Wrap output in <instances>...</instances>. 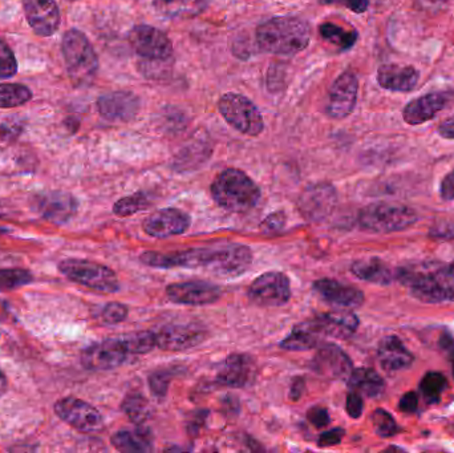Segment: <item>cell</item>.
Listing matches in <instances>:
<instances>
[{"label": "cell", "mask_w": 454, "mask_h": 453, "mask_svg": "<svg viewBox=\"0 0 454 453\" xmlns=\"http://www.w3.org/2000/svg\"><path fill=\"white\" fill-rule=\"evenodd\" d=\"M311 39V28L303 19L277 16L258 26L256 44L263 52L295 55L306 50Z\"/></svg>", "instance_id": "cell-1"}, {"label": "cell", "mask_w": 454, "mask_h": 453, "mask_svg": "<svg viewBox=\"0 0 454 453\" xmlns=\"http://www.w3.org/2000/svg\"><path fill=\"white\" fill-rule=\"evenodd\" d=\"M396 278L420 302H454V276L448 271L447 266L427 263L400 268Z\"/></svg>", "instance_id": "cell-2"}, {"label": "cell", "mask_w": 454, "mask_h": 453, "mask_svg": "<svg viewBox=\"0 0 454 453\" xmlns=\"http://www.w3.org/2000/svg\"><path fill=\"white\" fill-rule=\"evenodd\" d=\"M212 196L218 207L231 213H247L261 199V189L242 170L229 168L215 177Z\"/></svg>", "instance_id": "cell-3"}, {"label": "cell", "mask_w": 454, "mask_h": 453, "mask_svg": "<svg viewBox=\"0 0 454 453\" xmlns=\"http://www.w3.org/2000/svg\"><path fill=\"white\" fill-rule=\"evenodd\" d=\"M61 51L72 82L76 87L90 85L98 74V59L85 34L74 28L67 31Z\"/></svg>", "instance_id": "cell-4"}, {"label": "cell", "mask_w": 454, "mask_h": 453, "mask_svg": "<svg viewBox=\"0 0 454 453\" xmlns=\"http://www.w3.org/2000/svg\"><path fill=\"white\" fill-rule=\"evenodd\" d=\"M418 220V213L412 207L391 202H375L359 213V225L372 233L405 230L415 225Z\"/></svg>", "instance_id": "cell-5"}, {"label": "cell", "mask_w": 454, "mask_h": 453, "mask_svg": "<svg viewBox=\"0 0 454 453\" xmlns=\"http://www.w3.org/2000/svg\"><path fill=\"white\" fill-rule=\"evenodd\" d=\"M59 271L69 281L82 285L95 292L114 294L120 290L116 273L108 266L93 261L69 258L59 263Z\"/></svg>", "instance_id": "cell-6"}, {"label": "cell", "mask_w": 454, "mask_h": 453, "mask_svg": "<svg viewBox=\"0 0 454 453\" xmlns=\"http://www.w3.org/2000/svg\"><path fill=\"white\" fill-rule=\"evenodd\" d=\"M218 111L227 124L242 135L256 137L263 132L264 121L261 112L250 98L240 93L229 92L221 96Z\"/></svg>", "instance_id": "cell-7"}, {"label": "cell", "mask_w": 454, "mask_h": 453, "mask_svg": "<svg viewBox=\"0 0 454 453\" xmlns=\"http://www.w3.org/2000/svg\"><path fill=\"white\" fill-rule=\"evenodd\" d=\"M253 260V252L246 245H221L207 247L202 269L223 278H232L246 273L250 269Z\"/></svg>", "instance_id": "cell-8"}, {"label": "cell", "mask_w": 454, "mask_h": 453, "mask_svg": "<svg viewBox=\"0 0 454 453\" xmlns=\"http://www.w3.org/2000/svg\"><path fill=\"white\" fill-rule=\"evenodd\" d=\"M53 411L59 419L82 433H95L104 428L100 411L82 399L67 396L53 404Z\"/></svg>", "instance_id": "cell-9"}, {"label": "cell", "mask_w": 454, "mask_h": 453, "mask_svg": "<svg viewBox=\"0 0 454 453\" xmlns=\"http://www.w3.org/2000/svg\"><path fill=\"white\" fill-rule=\"evenodd\" d=\"M251 302L264 308H279L291 300L290 278L282 271H266L247 289Z\"/></svg>", "instance_id": "cell-10"}, {"label": "cell", "mask_w": 454, "mask_h": 453, "mask_svg": "<svg viewBox=\"0 0 454 453\" xmlns=\"http://www.w3.org/2000/svg\"><path fill=\"white\" fill-rule=\"evenodd\" d=\"M129 43L135 52L148 61H167L173 55L169 36L161 29L148 24L133 27L129 32Z\"/></svg>", "instance_id": "cell-11"}, {"label": "cell", "mask_w": 454, "mask_h": 453, "mask_svg": "<svg viewBox=\"0 0 454 453\" xmlns=\"http://www.w3.org/2000/svg\"><path fill=\"white\" fill-rule=\"evenodd\" d=\"M338 204V193L331 184L319 183L307 186L298 199L301 217L309 223L325 220Z\"/></svg>", "instance_id": "cell-12"}, {"label": "cell", "mask_w": 454, "mask_h": 453, "mask_svg": "<svg viewBox=\"0 0 454 453\" xmlns=\"http://www.w3.org/2000/svg\"><path fill=\"white\" fill-rule=\"evenodd\" d=\"M128 355L129 353L122 338H109L85 348L80 361L90 371H109L124 364Z\"/></svg>", "instance_id": "cell-13"}, {"label": "cell", "mask_w": 454, "mask_h": 453, "mask_svg": "<svg viewBox=\"0 0 454 453\" xmlns=\"http://www.w3.org/2000/svg\"><path fill=\"white\" fill-rule=\"evenodd\" d=\"M359 80L351 71L343 72L328 92L327 114L333 119H346L356 106Z\"/></svg>", "instance_id": "cell-14"}, {"label": "cell", "mask_w": 454, "mask_h": 453, "mask_svg": "<svg viewBox=\"0 0 454 453\" xmlns=\"http://www.w3.org/2000/svg\"><path fill=\"white\" fill-rule=\"evenodd\" d=\"M311 370L319 377L330 380L348 379L354 371L349 356L333 343H325L317 348L311 362Z\"/></svg>", "instance_id": "cell-15"}, {"label": "cell", "mask_w": 454, "mask_h": 453, "mask_svg": "<svg viewBox=\"0 0 454 453\" xmlns=\"http://www.w3.org/2000/svg\"><path fill=\"white\" fill-rule=\"evenodd\" d=\"M156 334L157 348L164 351H185L197 348L207 340V330L196 324H168Z\"/></svg>", "instance_id": "cell-16"}, {"label": "cell", "mask_w": 454, "mask_h": 453, "mask_svg": "<svg viewBox=\"0 0 454 453\" xmlns=\"http://www.w3.org/2000/svg\"><path fill=\"white\" fill-rule=\"evenodd\" d=\"M168 300L177 305L207 306L220 301L223 290L217 285L204 281L172 284L165 290Z\"/></svg>", "instance_id": "cell-17"}, {"label": "cell", "mask_w": 454, "mask_h": 453, "mask_svg": "<svg viewBox=\"0 0 454 453\" xmlns=\"http://www.w3.org/2000/svg\"><path fill=\"white\" fill-rule=\"evenodd\" d=\"M191 225L192 218L188 213L177 207H167V209L157 210L153 215L146 217L143 223V229L153 238H168V237L186 233Z\"/></svg>", "instance_id": "cell-18"}, {"label": "cell", "mask_w": 454, "mask_h": 453, "mask_svg": "<svg viewBox=\"0 0 454 453\" xmlns=\"http://www.w3.org/2000/svg\"><path fill=\"white\" fill-rule=\"evenodd\" d=\"M453 98V90H437V92L427 93V95L410 101L405 105L404 111H403V119L412 127L431 121L452 103Z\"/></svg>", "instance_id": "cell-19"}, {"label": "cell", "mask_w": 454, "mask_h": 453, "mask_svg": "<svg viewBox=\"0 0 454 453\" xmlns=\"http://www.w3.org/2000/svg\"><path fill=\"white\" fill-rule=\"evenodd\" d=\"M35 207L44 220L63 225L76 215L79 202L67 191H48L35 199Z\"/></svg>", "instance_id": "cell-20"}, {"label": "cell", "mask_w": 454, "mask_h": 453, "mask_svg": "<svg viewBox=\"0 0 454 453\" xmlns=\"http://www.w3.org/2000/svg\"><path fill=\"white\" fill-rule=\"evenodd\" d=\"M23 8L35 34L51 36L60 27V11L55 0H23Z\"/></svg>", "instance_id": "cell-21"}, {"label": "cell", "mask_w": 454, "mask_h": 453, "mask_svg": "<svg viewBox=\"0 0 454 453\" xmlns=\"http://www.w3.org/2000/svg\"><path fill=\"white\" fill-rule=\"evenodd\" d=\"M140 106V98L129 90L106 93L98 100L101 116L112 121H130L137 116Z\"/></svg>", "instance_id": "cell-22"}, {"label": "cell", "mask_w": 454, "mask_h": 453, "mask_svg": "<svg viewBox=\"0 0 454 453\" xmlns=\"http://www.w3.org/2000/svg\"><path fill=\"white\" fill-rule=\"evenodd\" d=\"M204 260L205 247L172 253L145 252L140 255L141 262L153 269H202Z\"/></svg>", "instance_id": "cell-23"}, {"label": "cell", "mask_w": 454, "mask_h": 453, "mask_svg": "<svg viewBox=\"0 0 454 453\" xmlns=\"http://www.w3.org/2000/svg\"><path fill=\"white\" fill-rule=\"evenodd\" d=\"M255 374V363L251 356L246 354H231L218 370V385L223 387L242 388L253 380Z\"/></svg>", "instance_id": "cell-24"}, {"label": "cell", "mask_w": 454, "mask_h": 453, "mask_svg": "<svg viewBox=\"0 0 454 453\" xmlns=\"http://www.w3.org/2000/svg\"><path fill=\"white\" fill-rule=\"evenodd\" d=\"M314 290L325 302L339 308H360L365 300L362 290L333 278L317 279L314 282Z\"/></svg>", "instance_id": "cell-25"}, {"label": "cell", "mask_w": 454, "mask_h": 453, "mask_svg": "<svg viewBox=\"0 0 454 453\" xmlns=\"http://www.w3.org/2000/svg\"><path fill=\"white\" fill-rule=\"evenodd\" d=\"M378 82L391 92H411L418 85L420 74L413 66L384 64L378 69Z\"/></svg>", "instance_id": "cell-26"}, {"label": "cell", "mask_w": 454, "mask_h": 453, "mask_svg": "<svg viewBox=\"0 0 454 453\" xmlns=\"http://www.w3.org/2000/svg\"><path fill=\"white\" fill-rule=\"evenodd\" d=\"M317 324L320 334L336 338V340H348L359 329V318L349 311H331L320 314L312 319Z\"/></svg>", "instance_id": "cell-27"}, {"label": "cell", "mask_w": 454, "mask_h": 453, "mask_svg": "<svg viewBox=\"0 0 454 453\" xmlns=\"http://www.w3.org/2000/svg\"><path fill=\"white\" fill-rule=\"evenodd\" d=\"M378 358L381 367L388 372L408 369L415 361L413 354L407 350L396 335H388L380 340Z\"/></svg>", "instance_id": "cell-28"}, {"label": "cell", "mask_w": 454, "mask_h": 453, "mask_svg": "<svg viewBox=\"0 0 454 453\" xmlns=\"http://www.w3.org/2000/svg\"><path fill=\"white\" fill-rule=\"evenodd\" d=\"M351 273L360 281L387 286L394 281L391 266L378 257H364L355 261L351 265Z\"/></svg>", "instance_id": "cell-29"}, {"label": "cell", "mask_w": 454, "mask_h": 453, "mask_svg": "<svg viewBox=\"0 0 454 453\" xmlns=\"http://www.w3.org/2000/svg\"><path fill=\"white\" fill-rule=\"evenodd\" d=\"M210 0H153L159 15L172 20L197 18L209 7Z\"/></svg>", "instance_id": "cell-30"}, {"label": "cell", "mask_w": 454, "mask_h": 453, "mask_svg": "<svg viewBox=\"0 0 454 453\" xmlns=\"http://www.w3.org/2000/svg\"><path fill=\"white\" fill-rule=\"evenodd\" d=\"M320 332L314 321L296 324L293 332L279 343V348L286 351H309L320 342Z\"/></svg>", "instance_id": "cell-31"}, {"label": "cell", "mask_w": 454, "mask_h": 453, "mask_svg": "<svg viewBox=\"0 0 454 453\" xmlns=\"http://www.w3.org/2000/svg\"><path fill=\"white\" fill-rule=\"evenodd\" d=\"M347 380H348V387L352 391H356L360 395L367 396V398H378V396L383 395L387 387L386 380L381 378V375L368 367L354 369Z\"/></svg>", "instance_id": "cell-32"}, {"label": "cell", "mask_w": 454, "mask_h": 453, "mask_svg": "<svg viewBox=\"0 0 454 453\" xmlns=\"http://www.w3.org/2000/svg\"><path fill=\"white\" fill-rule=\"evenodd\" d=\"M152 441L151 431L144 426H138L136 431H119L111 438L112 446L117 451L125 453L151 452L153 449Z\"/></svg>", "instance_id": "cell-33"}, {"label": "cell", "mask_w": 454, "mask_h": 453, "mask_svg": "<svg viewBox=\"0 0 454 453\" xmlns=\"http://www.w3.org/2000/svg\"><path fill=\"white\" fill-rule=\"evenodd\" d=\"M319 34L323 40L335 45L340 51H348L356 44L359 34L356 29H347L336 23L320 24Z\"/></svg>", "instance_id": "cell-34"}, {"label": "cell", "mask_w": 454, "mask_h": 453, "mask_svg": "<svg viewBox=\"0 0 454 453\" xmlns=\"http://www.w3.org/2000/svg\"><path fill=\"white\" fill-rule=\"evenodd\" d=\"M122 412L129 418L130 422L137 426L145 425L146 420L151 418L152 409L145 396L140 393L128 394L121 404Z\"/></svg>", "instance_id": "cell-35"}, {"label": "cell", "mask_w": 454, "mask_h": 453, "mask_svg": "<svg viewBox=\"0 0 454 453\" xmlns=\"http://www.w3.org/2000/svg\"><path fill=\"white\" fill-rule=\"evenodd\" d=\"M447 386V378L442 372H427L420 382V393L424 401L429 404L437 403L442 399Z\"/></svg>", "instance_id": "cell-36"}, {"label": "cell", "mask_w": 454, "mask_h": 453, "mask_svg": "<svg viewBox=\"0 0 454 453\" xmlns=\"http://www.w3.org/2000/svg\"><path fill=\"white\" fill-rule=\"evenodd\" d=\"M32 98V90L21 84H0V108H16Z\"/></svg>", "instance_id": "cell-37"}, {"label": "cell", "mask_w": 454, "mask_h": 453, "mask_svg": "<svg viewBox=\"0 0 454 453\" xmlns=\"http://www.w3.org/2000/svg\"><path fill=\"white\" fill-rule=\"evenodd\" d=\"M151 207V201L143 191L130 194V196L120 199L116 204L114 205V215L120 218L130 217V215H137L143 210L148 209Z\"/></svg>", "instance_id": "cell-38"}, {"label": "cell", "mask_w": 454, "mask_h": 453, "mask_svg": "<svg viewBox=\"0 0 454 453\" xmlns=\"http://www.w3.org/2000/svg\"><path fill=\"white\" fill-rule=\"evenodd\" d=\"M34 281L31 271L21 268L0 269V293L12 292Z\"/></svg>", "instance_id": "cell-39"}, {"label": "cell", "mask_w": 454, "mask_h": 453, "mask_svg": "<svg viewBox=\"0 0 454 453\" xmlns=\"http://www.w3.org/2000/svg\"><path fill=\"white\" fill-rule=\"evenodd\" d=\"M125 346H127L128 353L132 355H143V354L151 353L154 348H157L156 334L153 332H136L132 334L125 335Z\"/></svg>", "instance_id": "cell-40"}, {"label": "cell", "mask_w": 454, "mask_h": 453, "mask_svg": "<svg viewBox=\"0 0 454 453\" xmlns=\"http://www.w3.org/2000/svg\"><path fill=\"white\" fill-rule=\"evenodd\" d=\"M371 420H372L373 430L380 438H392V436L399 433L400 428L397 426L396 420L386 410H375L372 417H371Z\"/></svg>", "instance_id": "cell-41"}, {"label": "cell", "mask_w": 454, "mask_h": 453, "mask_svg": "<svg viewBox=\"0 0 454 453\" xmlns=\"http://www.w3.org/2000/svg\"><path fill=\"white\" fill-rule=\"evenodd\" d=\"M18 72V60L12 50L0 39V79H10Z\"/></svg>", "instance_id": "cell-42"}, {"label": "cell", "mask_w": 454, "mask_h": 453, "mask_svg": "<svg viewBox=\"0 0 454 453\" xmlns=\"http://www.w3.org/2000/svg\"><path fill=\"white\" fill-rule=\"evenodd\" d=\"M172 377L173 375L169 374L167 370H160V371L153 372L149 377V388H151L152 394L160 401L167 396Z\"/></svg>", "instance_id": "cell-43"}, {"label": "cell", "mask_w": 454, "mask_h": 453, "mask_svg": "<svg viewBox=\"0 0 454 453\" xmlns=\"http://www.w3.org/2000/svg\"><path fill=\"white\" fill-rule=\"evenodd\" d=\"M128 313H129V310H128L124 303H106L104 306L103 311H101V321L106 324H121V322L127 319Z\"/></svg>", "instance_id": "cell-44"}, {"label": "cell", "mask_w": 454, "mask_h": 453, "mask_svg": "<svg viewBox=\"0 0 454 453\" xmlns=\"http://www.w3.org/2000/svg\"><path fill=\"white\" fill-rule=\"evenodd\" d=\"M287 223V215L283 210H278V212L271 213L267 215L263 221H262L259 229L264 233H271V231H280L285 228Z\"/></svg>", "instance_id": "cell-45"}, {"label": "cell", "mask_w": 454, "mask_h": 453, "mask_svg": "<svg viewBox=\"0 0 454 453\" xmlns=\"http://www.w3.org/2000/svg\"><path fill=\"white\" fill-rule=\"evenodd\" d=\"M307 419L317 430L327 427L330 425L331 418L328 414L327 409L322 406H315L309 410L307 412Z\"/></svg>", "instance_id": "cell-46"}, {"label": "cell", "mask_w": 454, "mask_h": 453, "mask_svg": "<svg viewBox=\"0 0 454 453\" xmlns=\"http://www.w3.org/2000/svg\"><path fill=\"white\" fill-rule=\"evenodd\" d=\"M347 414L352 419H359L363 415V410H364V402H363L362 395L356 391H349L347 395L346 401Z\"/></svg>", "instance_id": "cell-47"}, {"label": "cell", "mask_w": 454, "mask_h": 453, "mask_svg": "<svg viewBox=\"0 0 454 453\" xmlns=\"http://www.w3.org/2000/svg\"><path fill=\"white\" fill-rule=\"evenodd\" d=\"M322 4L341 5L355 13H364L370 7V0H320Z\"/></svg>", "instance_id": "cell-48"}, {"label": "cell", "mask_w": 454, "mask_h": 453, "mask_svg": "<svg viewBox=\"0 0 454 453\" xmlns=\"http://www.w3.org/2000/svg\"><path fill=\"white\" fill-rule=\"evenodd\" d=\"M344 435H346V431L343 428H333V430L327 431V433H323L322 435L317 439V446L323 447H333L338 446V444L341 443L343 441Z\"/></svg>", "instance_id": "cell-49"}, {"label": "cell", "mask_w": 454, "mask_h": 453, "mask_svg": "<svg viewBox=\"0 0 454 453\" xmlns=\"http://www.w3.org/2000/svg\"><path fill=\"white\" fill-rule=\"evenodd\" d=\"M429 237L442 241H454V223H442L429 231Z\"/></svg>", "instance_id": "cell-50"}, {"label": "cell", "mask_w": 454, "mask_h": 453, "mask_svg": "<svg viewBox=\"0 0 454 453\" xmlns=\"http://www.w3.org/2000/svg\"><path fill=\"white\" fill-rule=\"evenodd\" d=\"M419 409V395L413 391L404 394L399 402V410L405 414H415Z\"/></svg>", "instance_id": "cell-51"}, {"label": "cell", "mask_w": 454, "mask_h": 453, "mask_svg": "<svg viewBox=\"0 0 454 453\" xmlns=\"http://www.w3.org/2000/svg\"><path fill=\"white\" fill-rule=\"evenodd\" d=\"M440 196L445 201H453L454 199V170L448 173L444 178H442V185H440Z\"/></svg>", "instance_id": "cell-52"}, {"label": "cell", "mask_w": 454, "mask_h": 453, "mask_svg": "<svg viewBox=\"0 0 454 453\" xmlns=\"http://www.w3.org/2000/svg\"><path fill=\"white\" fill-rule=\"evenodd\" d=\"M439 346L445 354H447L448 359H450V364H452V372L454 378V338L452 335L442 334L439 340Z\"/></svg>", "instance_id": "cell-53"}, {"label": "cell", "mask_w": 454, "mask_h": 453, "mask_svg": "<svg viewBox=\"0 0 454 453\" xmlns=\"http://www.w3.org/2000/svg\"><path fill=\"white\" fill-rule=\"evenodd\" d=\"M306 393V382L303 378H295L291 383L290 399L293 402H298Z\"/></svg>", "instance_id": "cell-54"}, {"label": "cell", "mask_w": 454, "mask_h": 453, "mask_svg": "<svg viewBox=\"0 0 454 453\" xmlns=\"http://www.w3.org/2000/svg\"><path fill=\"white\" fill-rule=\"evenodd\" d=\"M439 135L442 136V138H447V140H454V114L452 116L448 117L447 120L442 122L439 125V129H437Z\"/></svg>", "instance_id": "cell-55"}, {"label": "cell", "mask_w": 454, "mask_h": 453, "mask_svg": "<svg viewBox=\"0 0 454 453\" xmlns=\"http://www.w3.org/2000/svg\"><path fill=\"white\" fill-rule=\"evenodd\" d=\"M207 414L209 412L205 411V410H200L194 414L193 419L191 420L192 423H189L188 430L189 433H197L200 431V426L204 425L205 420H207Z\"/></svg>", "instance_id": "cell-56"}, {"label": "cell", "mask_w": 454, "mask_h": 453, "mask_svg": "<svg viewBox=\"0 0 454 453\" xmlns=\"http://www.w3.org/2000/svg\"><path fill=\"white\" fill-rule=\"evenodd\" d=\"M450 0H419L426 10L436 11L444 7Z\"/></svg>", "instance_id": "cell-57"}, {"label": "cell", "mask_w": 454, "mask_h": 453, "mask_svg": "<svg viewBox=\"0 0 454 453\" xmlns=\"http://www.w3.org/2000/svg\"><path fill=\"white\" fill-rule=\"evenodd\" d=\"M7 378H5L4 372L0 370V396L4 395L5 391H7Z\"/></svg>", "instance_id": "cell-58"}, {"label": "cell", "mask_w": 454, "mask_h": 453, "mask_svg": "<svg viewBox=\"0 0 454 453\" xmlns=\"http://www.w3.org/2000/svg\"><path fill=\"white\" fill-rule=\"evenodd\" d=\"M448 271L454 276V261L450 262V265L447 266Z\"/></svg>", "instance_id": "cell-59"}, {"label": "cell", "mask_w": 454, "mask_h": 453, "mask_svg": "<svg viewBox=\"0 0 454 453\" xmlns=\"http://www.w3.org/2000/svg\"><path fill=\"white\" fill-rule=\"evenodd\" d=\"M72 2H74V0H72Z\"/></svg>", "instance_id": "cell-60"}]
</instances>
